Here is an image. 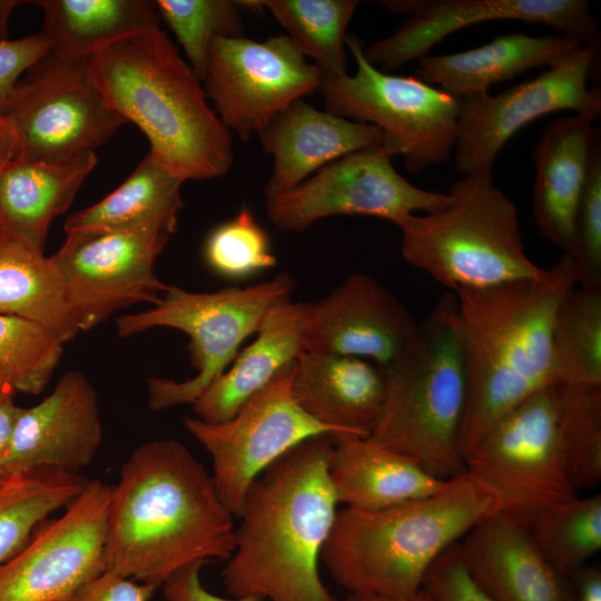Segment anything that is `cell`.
Wrapping results in <instances>:
<instances>
[{"label": "cell", "instance_id": "6da1fadb", "mask_svg": "<svg viewBox=\"0 0 601 601\" xmlns=\"http://www.w3.org/2000/svg\"><path fill=\"white\" fill-rule=\"evenodd\" d=\"M233 516L186 445L175 439L145 442L110 486L105 571L159 588L190 563L228 560Z\"/></svg>", "mask_w": 601, "mask_h": 601}, {"label": "cell", "instance_id": "7a4b0ae2", "mask_svg": "<svg viewBox=\"0 0 601 601\" xmlns=\"http://www.w3.org/2000/svg\"><path fill=\"white\" fill-rule=\"evenodd\" d=\"M334 439L321 434L303 441L249 486L235 549L221 572L234 598L337 601L318 571L338 504L328 474Z\"/></svg>", "mask_w": 601, "mask_h": 601}, {"label": "cell", "instance_id": "3957f363", "mask_svg": "<svg viewBox=\"0 0 601 601\" xmlns=\"http://www.w3.org/2000/svg\"><path fill=\"white\" fill-rule=\"evenodd\" d=\"M577 284L574 260L563 253L541 277L454 290L466 364L463 457L503 414L555 384L553 323Z\"/></svg>", "mask_w": 601, "mask_h": 601}, {"label": "cell", "instance_id": "277c9868", "mask_svg": "<svg viewBox=\"0 0 601 601\" xmlns=\"http://www.w3.org/2000/svg\"><path fill=\"white\" fill-rule=\"evenodd\" d=\"M108 106L148 138L149 152L185 180L226 175L231 132L209 107L203 81L160 29L127 36L90 59Z\"/></svg>", "mask_w": 601, "mask_h": 601}, {"label": "cell", "instance_id": "5b68a950", "mask_svg": "<svg viewBox=\"0 0 601 601\" xmlns=\"http://www.w3.org/2000/svg\"><path fill=\"white\" fill-rule=\"evenodd\" d=\"M501 511L500 496L465 471L423 499L375 511H337L321 560L349 593L410 597L445 549Z\"/></svg>", "mask_w": 601, "mask_h": 601}, {"label": "cell", "instance_id": "8992f818", "mask_svg": "<svg viewBox=\"0 0 601 601\" xmlns=\"http://www.w3.org/2000/svg\"><path fill=\"white\" fill-rule=\"evenodd\" d=\"M386 393L367 436L449 480L464 473L460 434L466 400V364L456 298L446 293L420 324L414 346L383 368Z\"/></svg>", "mask_w": 601, "mask_h": 601}, {"label": "cell", "instance_id": "52a82bcc", "mask_svg": "<svg viewBox=\"0 0 601 601\" xmlns=\"http://www.w3.org/2000/svg\"><path fill=\"white\" fill-rule=\"evenodd\" d=\"M442 209L410 217L400 228L404 260L452 289L541 277L525 253L515 204L492 171L454 181Z\"/></svg>", "mask_w": 601, "mask_h": 601}, {"label": "cell", "instance_id": "ba28073f", "mask_svg": "<svg viewBox=\"0 0 601 601\" xmlns=\"http://www.w3.org/2000/svg\"><path fill=\"white\" fill-rule=\"evenodd\" d=\"M296 280L282 273L269 280L215 292H189L167 285L151 308L116 319L118 335L130 337L154 327H169L189 337L196 374L185 381L147 380L148 406L162 411L193 404L238 355L244 341L256 334L269 312L289 299Z\"/></svg>", "mask_w": 601, "mask_h": 601}, {"label": "cell", "instance_id": "9c48e42d", "mask_svg": "<svg viewBox=\"0 0 601 601\" xmlns=\"http://www.w3.org/2000/svg\"><path fill=\"white\" fill-rule=\"evenodd\" d=\"M363 41L347 33L354 75H324L318 88L327 111L370 124L383 134L382 145L402 156L416 174L446 161L457 138L459 100L415 76L391 75L372 66Z\"/></svg>", "mask_w": 601, "mask_h": 601}, {"label": "cell", "instance_id": "30bf717a", "mask_svg": "<svg viewBox=\"0 0 601 601\" xmlns=\"http://www.w3.org/2000/svg\"><path fill=\"white\" fill-rule=\"evenodd\" d=\"M90 59L65 58L50 49L19 80L3 115L17 155L67 161L95 152L126 124L96 85Z\"/></svg>", "mask_w": 601, "mask_h": 601}, {"label": "cell", "instance_id": "8fae6325", "mask_svg": "<svg viewBox=\"0 0 601 601\" xmlns=\"http://www.w3.org/2000/svg\"><path fill=\"white\" fill-rule=\"evenodd\" d=\"M558 384L512 407L464 455L465 470L501 499L504 512L525 524L577 496L556 445Z\"/></svg>", "mask_w": 601, "mask_h": 601}, {"label": "cell", "instance_id": "7c38bea8", "mask_svg": "<svg viewBox=\"0 0 601 601\" xmlns=\"http://www.w3.org/2000/svg\"><path fill=\"white\" fill-rule=\"evenodd\" d=\"M176 228L177 223L154 220L67 234L50 258L79 331L98 326L122 308L160 300L167 285L157 277L155 264Z\"/></svg>", "mask_w": 601, "mask_h": 601}, {"label": "cell", "instance_id": "4fadbf2b", "mask_svg": "<svg viewBox=\"0 0 601 601\" xmlns=\"http://www.w3.org/2000/svg\"><path fill=\"white\" fill-rule=\"evenodd\" d=\"M294 364L230 418L219 423L184 420L185 428L211 459V477L219 499L238 518L249 486L274 461L309 437L338 435L296 402L292 391Z\"/></svg>", "mask_w": 601, "mask_h": 601}, {"label": "cell", "instance_id": "5bb4252c", "mask_svg": "<svg viewBox=\"0 0 601 601\" xmlns=\"http://www.w3.org/2000/svg\"><path fill=\"white\" fill-rule=\"evenodd\" d=\"M394 156L378 145L322 167L295 188L266 199L269 220L280 230L300 233L336 215H364L401 227L417 213H434L447 193L414 186L395 169Z\"/></svg>", "mask_w": 601, "mask_h": 601}, {"label": "cell", "instance_id": "9a60e30c", "mask_svg": "<svg viewBox=\"0 0 601 601\" xmlns=\"http://www.w3.org/2000/svg\"><path fill=\"white\" fill-rule=\"evenodd\" d=\"M600 39L581 45L532 80L497 95L459 100L454 168L461 175L492 171L503 146L523 126L548 114L573 110L591 120L601 115V90L589 87Z\"/></svg>", "mask_w": 601, "mask_h": 601}, {"label": "cell", "instance_id": "2e32d148", "mask_svg": "<svg viewBox=\"0 0 601 601\" xmlns=\"http://www.w3.org/2000/svg\"><path fill=\"white\" fill-rule=\"evenodd\" d=\"M321 81L322 71L286 35L262 41L215 37L203 87L225 127L248 140L290 104L318 90Z\"/></svg>", "mask_w": 601, "mask_h": 601}, {"label": "cell", "instance_id": "e0dca14e", "mask_svg": "<svg viewBox=\"0 0 601 601\" xmlns=\"http://www.w3.org/2000/svg\"><path fill=\"white\" fill-rule=\"evenodd\" d=\"M110 486L88 480L58 519L0 565V601H65L105 572Z\"/></svg>", "mask_w": 601, "mask_h": 601}, {"label": "cell", "instance_id": "ac0fdd59", "mask_svg": "<svg viewBox=\"0 0 601 601\" xmlns=\"http://www.w3.org/2000/svg\"><path fill=\"white\" fill-rule=\"evenodd\" d=\"M408 18L388 37L363 46L365 59L382 71L417 60L449 35L476 23L514 20L551 27L581 43L599 39L587 0H383Z\"/></svg>", "mask_w": 601, "mask_h": 601}, {"label": "cell", "instance_id": "d6986e66", "mask_svg": "<svg viewBox=\"0 0 601 601\" xmlns=\"http://www.w3.org/2000/svg\"><path fill=\"white\" fill-rule=\"evenodd\" d=\"M420 323L373 277L355 273L308 303L304 351L354 356L385 368L416 343Z\"/></svg>", "mask_w": 601, "mask_h": 601}, {"label": "cell", "instance_id": "ffe728a7", "mask_svg": "<svg viewBox=\"0 0 601 601\" xmlns=\"http://www.w3.org/2000/svg\"><path fill=\"white\" fill-rule=\"evenodd\" d=\"M101 442L97 393L83 373L68 371L42 401L21 407L0 466V483L40 466L82 474Z\"/></svg>", "mask_w": 601, "mask_h": 601}, {"label": "cell", "instance_id": "44dd1931", "mask_svg": "<svg viewBox=\"0 0 601 601\" xmlns=\"http://www.w3.org/2000/svg\"><path fill=\"white\" fill-rule=\"evenodd\" d=\"M460 541L466 571L493 601H564L562 574L516 516L496 512Z\"/></svg>", "mask_w": 601, "mask_h": 601}, {"label": "cell", "instance_id": "7402d4cb", "mask_svg": "<svg viewBox=\"0 0 601 601\" xmlns=\"http://www.w3.org/2000/svg\"><path fill=\"white\" fill-rule=\"evenodd\" d=\"M259 139L273 159L264 187L265 199H269L295 188L336 159L382 145L383 134L373 125L318 110L298 99L269 122Z\"/></svg>", "mask_w": 601, "mask_h": 601}, {"label": "cell", "instance_id": "603a6c76", "mask_svg": "<svg viewBox=\"0 0 601 601\" xmlns=\"http://www.w3.org/2000/svg\"><path fill=\"white\" fill-rule=\"evenodd\" d=\"M582 115L555 119L542 130L533 149L535 180L532 210L540 233L569 254L573 221L595 147L599 127Z\"/></svg>", "mask_w": 601, "mask_h": 601}, {"label": "cell", "instance_id": "cb8c5ba5", "mask_svg": "<svg viewBox=\"0 0 601 601\" xmlns=\"http://www.w3.org/2000/svg\"><path fill=\"white\" fill-rule=\"evenodd\" d=\"M292 391L298 405L338 435L367 437L382 413V367L354 356L304 351L294 364Z\"/></svg>", "mask_w": 601, "mask_h": 601}, {"label": "cell", "instance_id": "d4e9b609", "mask_svg": "<svg viewBox=\"0 0 601 601\" xmlns=\"http://www.w3.org/2000/svg\"><path fill=\"white\" fill-rule=\"evenodd\" d=\"M308 303L290 298L275 306L228 368L191 404L195 417L224 422L304 352Z\"/></svg>", "mask_w": 601, "mask_h": 601}, {"label": "cell", "instance_id": "484cf974", "mask_svg": "<svg viewBox=\"0 0 601 601\" xmlns=\"http://www.w3.org/2000/svg\"><path fill=\"white\" fill-rule=\"evenodd\" d=\"M328 474L337 502L359 511L423 499L447 482L414 459L354 434L335 436Z\"/></svg>", "mask_w": 601, "mask_h": 601}, {"label": "cell", "instance_id": "4316f807", "mask_svg": "<svg viewBox=\"0 0 601 601\" xmlns=\"http://www.w3.org/2000/svg\"><path fill=\"white\" fill-rule=\"evenodd\" d=\"M581 45L562 33H509L466 51L424 56L417 59L415 77L461 100L489 93L493 85L532 68L554 66Z\"/></svg>", "mask_w": 601, "mask_h": 601}, {"label": "cell", "instance_id": "83f0119b", "mask_svg": "<svg viewBox=\"0 0 601 601\" xmlns=\"http://www.w3.org/2000/svg\"><path fill=\"white\" fill-rule=\"evenodd\" d=\"M95 152L61 162L16 155L0 170V230L43 250L52 220L95 168Z\"/></svg>", "mask_w": 601, "mask_h": 601}, {"label": "cell", "instance_id": "f1b7e54d", "mask_svg": "<svg viewBox=\"0 0 601 601\" xmlns=\"http://www.w3.org/2000/svg\"><path fill=\"white\" fill-rule=\"evenodd\" d=\"M0 314L38 324L63 344L80 332L51 258L42 249L2 233Z\"/></svg>", "mask_w": 601, "mask_h": 601}, {"label": "cell", "instance_id": "f546056e", "mask_svg": "<svg viewBox=\"0 0 601 601\" xmlns=\"http://www.w3.org/2000/svg\"><path fill=\"white\" fill-rule=\"evenodd\" d=\"M42 32L51 50L65 58H91L109 45L137 32L159 28L151 0H38Z\"/></svg>", "mask_w": 601, "mask_h": 601}, {"label": "cell", "instance_id": "4dcf8cb0", "mask_svg": "<svg viewBox=\"0 0 601 601\" xmlns=\"http://www.w3.org/2000/svg\"><path fill=\"white\" fill-rule=\"evenodd\" d=\"M185 181L148 151L119 187L71 215L65 231L117 229L154 220L177 223L184 207L180 189Z\"/></svg>", "mask_w": 601, "mask_h": 601}, {"label": "cell", "instance_id": "1f68e13d", "mask_svg": "<svg viewBox=\"0 0 601 601\" xmlns=\"http://www.w3.org/2000/svg\"><path fill=\"white\" fill-rule=\"evenodd\" d=\"M88 479L56 466H40L0 483V565L30 541L48 515L68 506Z\"/></svg>", "mask_w": 601, "mask_h": 601}, {"label": "cell", "instance_id": "d6a6232c", "mask_svg": "<svg viewBox=\"0 0 601 601\" xmlns=\"http://www.w3.org/2000/svg\"><path fill=\"white\" fill-rule=\"evenodd\" d=\"M552 375L558 385L601 386V290L574 286L552 329Z\"/></svg>", "mask_w": 601, "mask_h": 601}, {"label": "cell", "instance_id": "836d02e7", "mask_svg": "<svg viewBox=\"0 0 601 601\" xmlns=\"http://www.w3.org/2000/svg\"><path fill=\"white\" fill-rule=\"evenodd\" d=\"M263 4L322 73H347L346 29L358 1L263 0Z\"/></svg>", "mask_w": 601, "mask_h": 601}, {"label": "cell", "instance_id": "e575fe53", "mask_svg": "<svg viewBox=\"0 0 601 601\" xmlns=\"http://www.w3.org/2000/svg\"><path fill=\"white\" fill-rule=\"evenodd\" d=\"M556 445L578 490L601 481V386L558 385Z\"/></svg>", "mask_w": 601, "mask_h": 601}, {"label": "cell", "instance_id": "d590c367", "mask_svg": "<svg viewBox=\"0 0 601 601\" xmlns=\"http://www.w3.org/2000/svg\"><path fill=\"white\" fill-rule=\"evenodd\" d=\"M540 551L564 573L601 549V494L578 495L538 514L529 524Z\"/></svg>", "mask_w": 601, "mask_h": 601}, {"label": "cell", "instance_id": "8d00e7d4", "mask_svg": "<svg viewBox=\"0 0 601 601\" xmlns=\"http://www.w3.org/2000/svg\"><path fill=\"white\" fill-rule=\"evenodd\" d=\"M156 4L201 81L213 39L244 37L245 24L235 1L157 0Z\"/></svg>", "mask_w": 601, "mask_h": 601}, {"label": "cell", "instance_id": "74e56055", "mask_svg": "<svg viewBox=\"0 0 601 601\" xmlns=\"http://www.w3.org/2000/svg\"><path fill=\"white\" fill-rule=\"evenodd\" d=\"M62 346L40 325L0 314V368L16 393L40 394L60 362Z\"/></svg>", "mask_w": 601, "mask_h": 601}, {"label": "cell", "instance_id": "f35d334b", "mask_svg": "<svg viewBox=\"0 0 601 601\" xmlns=\"http://www.w3.org/2000/svg\"><path fill=\"white\" fill-rule=\"evenodd\" d=\"M204 257L211 270L228 279H244L276 264L267 233L244 206L206 238Z\"/></svg>", "mask_w": 601, "mask_h": 601}, {"label": "cell", "instance_id": "ab89813d", "mask_svg": "<svg viewBox=\"0 0 601 601\" xmlns=\"http://www.w3.org/2000/svg\"><path fill=\"white\" fill-rule=\"evenodd\" d=\"M570 255L575 264L580 287L601 290V142L593 152L574 215Z\"/></svg>", "mask_w": 601, "mask_h": 601}, {"label": "cell", "instance_id": "60d3db41", "mask_svg": "<svg viewBox=\"0 0 601 601\" xmlns=\"http://www.w3.org/2000/svg\"><path fill=\"white\" fill-rule=\"evenodd\" d=\"M422 589L433 601H493L472 580L459 542L445 549L428 569Z\"/></svg>", "mask_w": 601, "mask_h": 601}, {"label": "cell", "instance_id": "b9f144b4", "mask_svg": "<svg viewBox=\"0 0 601 601\" xmlns=\"http://www.w3.org/2000/svg\"><path fill=\"white\" fill-rule=\"evenodd\" d=\"M51 48V41L42 31L20 39L0 40V118H3L21 76Z\"/></svg>", "mask_w": 601, "mask_h": 601}, {"label": "cell", "instance_id": "7bdbcfd3", "mask_svg": "<svg viewBox=\"0 0 601 601\" xmlns=\"http://www.w3.org/2000/svg\"><path fill=\"white\" fill-rule=\"evenodd\" d=\"M156 590L152 585L105 571L65 601H148Z\"/></svg>", "mask_w": 601, "mask_h": 601}, {"label": "cell", "instance_id": "ee69618b", "mask_svg": "<svg viewBox=\"0 0 601 601\" xmlns=\"http://www.w3.org/2000/svg\"><path fill=\"white\" fill-rule=\"evenodd\" d=\"M206 564L198 561L190 563L174 575L161 587L167 601H259L250 597L226 599L209 592L200 581V569Z\"/></svg>", "mask_w": 601, "mask_h": 601}, {"label": "cell", "instance_id": "f6af8a7d", "mask_svg": "<svg viewBox=\"0 0 601 601\" xmlns=\"http://www.w3.org/2000/svg\"><path fill=\"white\" fill-rule=\"evenodd\" d=\"M564 580V601H601V570L582 565L561 573Z\"/></svg>", "mask_w": 601, "mask_h": 601}, {"label": "cell", "instance_id": "bcb514c9", "mask_svg": "<svg viewBox=\"0 0 601 601\" xmlns=\"http://www.w3.org/2000/svg\"><path fill=\"white\" fill-rule=\"evenodd\" d=\"M21 411L13 398L0 403V466L8 451L16 420Z\"/></svg>", "mask_w": 601, "mask_h": 601}, {"label": "cell", "instance_id": "7dc6e473", "mask_svg": "<svg viewBox=\"0 0 601 601\" xmlns=\"http://www.w3.org/2000/svg\"><path fill=\"white\" fill-rule=\"evenodd\" d=\"M17 155L13 135L3 118H0V170Z\"/></svg>", "mask_w": 601, "mask_h": 601}, {"label": "cell", "instance_id": "c3c4849f", "mask_svg": "<svg viewBox=\"0 0 601 601\" xmlns=\"http://www.w3.org/2000/svg\"><path fill=\"white\" fill-rule=\"evenodd\" d=\"M344 601H433L430 595L421 589L410 597H380L370 594L349 593Z\"/></svg>", "mask_w": 601, "mask_h": 601}, {"label": "cell", "instance_id": "681fc988", "mask_svg": "<svg viewBox=\"0 0 601 601\" xmlns=\"http://www.w3.org/2000/svg\"><path fill=\"white\" fill-rule=\"evenodd\" d=\"M23 3L16 0H0V40L8 39L7 24L8 19L14 7Z\"/></svg>", "mask_w": 601, "mask_h": 601}, {"label": "cell", "instance_id": "f907efd6", "mask_svg": "<svg viewBox=\"0 0 601 601\" xmlns=\"http://www.w3.org/2000/svg\"><path fill=\"white\" fill-rule=\"evenodd\" d=\"M16 391L9 376L0 368V403L13 398Z\"/></svg>", "mask_w": 601, "mask_h": 601}, {"label": "cell", "instance_id": "816d5d0a", "mask_svg": "<svg viewBox=\"0 0 601 601\" xmlns=\"http://www.w3.org/2000/svg\"><path fill=\"white\" fill-rule=\"evenodd\" d=\"M0 233H1V230H0Z\"/></svg>", "mask_w": 601, "mask_h": 601}]
</instances>
